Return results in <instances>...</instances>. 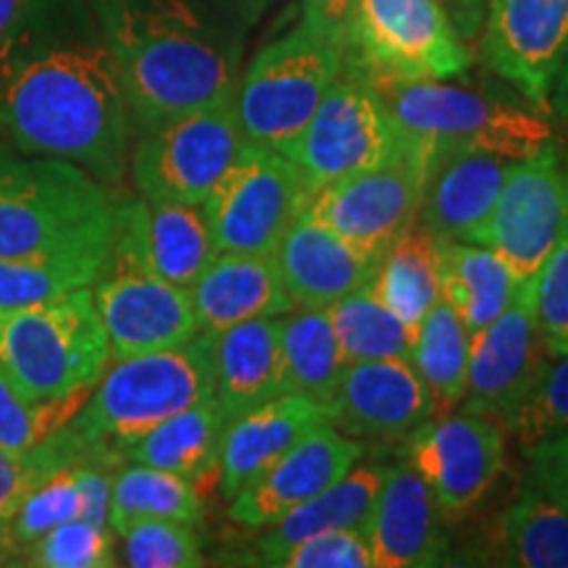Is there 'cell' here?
I'll return each instance as SVG.
<instances>
[{"instance_id": "obj_1", "label": "cell", "mask_w": 568, "mask_h": 568, "mask_svg": "<svg viewBox=\"0 0 568 568\" xmlns=\"http://www.w3.org/2000/svg\"><path fill=\"white\" fill-rule=\"evenodd\" d=\"M132 116L90 0H32L0 34V138L105 184L130 169Z\"/></svg>"}, {"instance_id": "obj_2", "label": "cell", "mask_w": 568, "mask_h": 568, "mask_svg": "<svg viewBox=\"0 0 568 568\" xmlns=\"http://www.w3.org/2000/svg\"><path fill=\"white\" fill-rule=\"evenodd\" d=\"M134 134L232 95L251 27L213 0H90Z\"/></svg>"}, {"instance_id": "obj_3", "label": "cell", "mask_w": 568, "mask_h": 568, "mask_svg": "<svg viewBox=\"0 0 568 568\" xmlns=\"http://www.w3.org/2000/svg\"><path fill=\"white\" fill-rule=\"evenodd\" d=\"M213 397V337L111 361L59 435L77 458L124 464V450L163 418Z\"/></svg>"}, {"instance_id": "obj_4", "label": "cell", "mask_w": 568, "mask_h": 568, "mask_svg": "<svg viewBox=\"0 0 568 568\" xmlns=\"http://www.w3.org/2000/svg\"><path fill=\"white\" fill-rule=\"evenodd\" d=\"M126 197L67 159L0 151V258L116 230Z\"/></svg>"}, {"instance_id": "obj_5", "label": "cell", "mask_w": 568, "mask_h": 568, "mask_svg": "<svg viewBox=\"0 0 568 568\" xmlns=\"http://www.w3.org/2000/svg\"><path fill=\"white\" fill-rule=\"evenodd\" d=\"M109 364V335L90 287L0 314V366L30 400L82 406Z\"/></svg>"}, {"instance_id": "obj_6", "label": "cell", "mask_w": 568, "mask_h": 568, "mask_svg": "<svg viewBox=\"0 0 568 568\" xmlns=\"http://www.w3.org/2000/svg\"><path fill=\"white\" fill-rule=\"evenodd\" d=\"M343 38L301 19L295 30L266 42L234 88V109L247 142L290 155L343 71Z\"/></svg>"}, {"instance_id": "obj_7", "label": "cell", "mask_w": 568, "mask_h": 568, "mask_svg": "<svg viewBox=\"0 0 568 568\" xmlns=\"http://www.w3.org/2000/svg\"><path fill=\"white\" fill-rule=\"evenodd\" d=\"M374 88L397 126L424 148H468L514 163L552 142V126L542 113L447 80L379 82Z\"/></svg>"}, {"instance_id": "obj_8", "label": "cell", "mask_w": 568, "mask_h": 568, "mask_svg": "<svg viewBox=\"0 0 568 568\" xmlns=\"http://www.w3.org/2000/svg\"><path fill=\"white\" fill-rule=\"evenodd\" d=\"M343 45L345 67L374 84L450 80L471 67L439 0H355Z\"/></svg>"}, {"instance_id": "obj_9", "label": "cell", "mask_w": 568, "mask_h": 568, "mask_svg": "<svg viewBox=\"0 0 568 568\" xmlns=\"http://www.w3.org/2000/svg\"><path fill=\"white\" fill-rule=\"evenodd\" d=\"M245 142L232 92L140 132L126 172L145 201L203 205Z\"/></svg>"}, {"instance_id": "obj_10", "label": "cell", "mask_w": 568, "mask_h": 568, "mask_svg": "<svg viewBox=\"0 0 568 568\" xmlns=\"http://www.w3.org/2000/svg\"><path fill=\"white\" fill-rule=\"evenodd\" d=\"M90 293L109 335L111 361L182 345L201 332L190 290L148 266L124 219Z\"/></svg>"}, {"instance_id": "obj_11", "label": "cell", "mask_w": 568, "mask_h": 568, "mask_svg": "<svg viewBox=\"0 0 568 568\" xmlns=\"http://www.w3.org/2000/svg\"><path fill=\"white\" fill-rule=\"evenodd\" d=\"M406 142L379 90L345 67L324 92L322 103L287 159L301 169L311 195L387 161Z\"/></svg>"}, {"instance_id": "obj_12", "label": "cell", "mask_w": 568, "mask_h": 568, "mask_svg": "<svg viewBox=\"0 0 568 568\" xmlns=\"http://www.w3.org/2000/svg\"><path fill=\"white\" fill-rule=\"evenodd\" d=\"M308 201V184L287 155L245 142L203 211L219 253H274Z\"/></svg>"}, {"instance_id": "obj_13", "label": "cell", "mask_w": 568, "mask_h": 568, "mask_svg": "<svg viewBox=\"0 0 568 568\" xmlns=\"http://www.w3.org/2000/svg\"><path fill=\"white\" fill-rule=\"evenodd\" d=\"M424 169L426 148L406 134L387 161L316 190L305 213L364 251L382 255L416 222Z\"/></svg>"}, {"instance_id": "obj_14", "label": "cell", "mask_w": 568, "mask_h": 568, "mask_svg": "<svg viewBox=\"0 0 568 568\" xmlns=\"http://www.w3.org/2000/svg\"><path fill=\"white\" fill-rule=\"evenodd\" d=\"M568 230V159L556 140L527 161L508 163L479 245L493 247L518 280L542 268Z\"/></svg>"}, {"instance_id": "obj_15", "label": "cell", "mask_w": 568, "mask_h": 568, "mask_svg": "<svg viewBox=\"0 0 568 568\" xmlns=\"http://www.w3.org/2000/svg\"><path fill=\"white\" fill-rule=\"evenodd\" d=\"M408 464L435 493L447 518L474 510L506 468V429L493 418L450 414L424 422L406 439Z\"/></svg>"}, {"instance_id": "obj_16", "label": "cell", "mask_w": 568, "mask_h": 568, "mask_svg": "<svg viewBox=\"0 0 568 568\" xmlns=\"http://www.w3.org/2000/svg\"><path fill=\"white\" fill-rule=\"evenodd\" d=\"M548 358L535 314V276H529L518 282L508 308L471 335V364L460 410L493 418L508 432Z\"/></svg>"}, {"instance_id": "obj_17", "label": "cell", "mask_w": 568, "mask_h": 568, "mask_svg": "<svg viewBox=\"0 0 568 568\" xmlns=\"http://www.w3.org/2000/svg\"><path fill=\"white\" fill-rule=\"evenodd\" d=\"M481 59L527 101L550 113V90L568 53V0H487Z\"/></svg>"}, {"instance_id": "obj_18", "label": "cell", "mask_w": 568, "mask_h": 568, "mask_svg": "<svg viewBox=\"0 0 568 568\" xmlns=\"http://www.w3.org/2000/svg\"><path fill=\"white\" fill-rule=\"evenodd\" d=\"M435 400L406 358L347 364L343 379L326 403V418L353 439H408L435 416Z\"/></svg>"}, {"instance_id": "obj_19", "label": "cell", "mask_w": 568, "mask_h": 568, "mask_svg": "<svg viewBox=\"0 0 568 568\" xmlns=\"http://www.w3.org/2000/svg\"><path fill=\"white\" fill-rule=\"evenodd\" d=\"M364 456L358 439L343 435L329 422L311 429L301 443L268 466L261 477L230 500V518L247 529H264L290 510L335 485Z\"/></svg>"}, {"instance_id": "obj_20", "label": "cell", "mask_w": 568, "mask_h": 568, "mask_svg": "<svg viewBox=\"0 0 568 568\" xmlns=\"http://www.w3.org/2000/svg\"><path fill=\"white\" fill-rule=\"evenodd\" d=\"M508 163L468 148H426L416 224L437 243H479L503 190Z\"/></svg>"}, {"instance_id": "obj_21", "label": "cell", "mask_w": 568, "mask_h": 568, "mask_svg": "<svg viewBox=\"0 0 568 568\" xmlns=\"http://www.w3.org/2000/svg\"><path fill=\"white\" fill-rule=\"evenodd\" d=\"M445 514L410 464H387L385 481L364 524L376 568L439 566L447 552Z\"/></svg>"}, {"instance_id": "obj_22", "label": "cell", "mask_w": 568, "mask_h": 568, "mask_svg": "<svg viewBox=\"0 0 568 568\" xmlns=\"http://www.w3.org/2000/svg\"><path fill=\"white\" fill-rule=\"evenodd\" d=\"M272 255L295 308H329L368 287L382 258L305 211L282 234Z\"/></svg>"}, {"instance_id": "obj_23", "label": "cell", "mask_w": 568, "mask_h": 568, "mask_svg": "<svg viewBox=\"0 0 568 568\" xmlns=\"http://www.w3.org/2000/svg\"><path fill=\"white\" fill-rule=\"evenodd\" d=\"M324 422L329 418L322 403L293 393H284L264 406L232 418L226 424L222 458H219L222 495L232 500L240 489L261 477L290 447Z\"/></svg>"}, {"instance_id": "obj_24", "label": "cell", "mask_w": 568, "mask_h": 568, "mask_svg": "<svg viewBox=\"0 0 568 568\" xmlns=\"http://www.w3.org/2000/svg\"><path fill=\"white\" fill-rule=\"evenodd\" d=\"M190 297L197 329L209 335L295 308L272 253H216L190 287Z\"/></svg>"}, {"instance_id": "obj_25", "label": "cell", "mask_w": 568, "mask_h": 568, "mask_svg": "<svg viewBox=\"0 0 568 568\" xmlns=\"http://www.w3.org/2000/svg\"><path fill=\"white\" fill-rule=\"evenodd\" d=\"M122 219L148 266L184 290L193 287L219 253L203 205L138 195L126 197Z\"/></svg>"}, {"instance_id": "obj_26", "label": "cell", "mask_w": 568, "mask_h": 568, "mask_svg": "<svg viewBox=\"0 0 568 568\" xmlns=\"http://www.w3.org/2000/svg\"><path fill=\"white\" fill-rule=\"evenodd\" d=\"M213 337V397L226 422L284 395L280 316L253 318Z\"/></svg>"}, {"instance_id": "obj_27", "label": "cell", "mask_w": 568, "mask_h": 568, "mask_svg": "<svg viewBox=\"0 0 568 568\" xmlns=\"http://www.w3.org/2000/svg\"><path fill=\"white\" fill-rule=\"evenodd\" d=\"M116 232L119 226L51 251L0 258V314L51 303L74 290L92 287L109 258Z\"/></svg>"}, {"instance_id": "obj_28", "label": "cell", "mask_w": 568, "mask_h": 568, "mask_svg": "<svg viewBox=\"0 0 568 568\" xmlns=\"http://www.w3.org/2000/svg\"><path fill=\"white\" fill-rule=\"evenodd\" d=\"M385 474L387 464H361L358 460L335 485L308 497L280 521L264 527L266 531L255 542V560L261 566H272L282 550L305 537L335 529H364Z\"/></svg>"}, {"instance_id": "obj_29", "label": "cell", "mask_w": 568, "mask_h": 568, "mask_svg": "<svg viewBox=\"0 0 568 568\" xmlns=\"http://www.w3.org/2000/svg\"><path fill=\"white\" fill-rule=\"evenodd\" d=\"M226 416L216 397L163 418L151 432L124 450V464H142L172 471L201 489L213 477L219 479V458L226 432Z\"/></svg>"}, {"instance_id": "obj_30", "label": "cell", "mask_w": 568, "mask_h": 568, "mask_svg": "<svg viewBox=\"0 0 568 568\" xmlns=\"http://www.w3.org/2000/svg\"><path fill=\"white\" fill-rule=\"evenodd\" d=\"M497 564L568 568V503L535 471L497 524Z\"/></svg>"}, {"instance_id": "obj_31", "label": "cell", "mask_w": 568, "mask_h": 568, "mask_svg": "<svg viewBox=\"0 0 568 568\" xmlns=\"http://www.w3.org/2000/svg\"><path fill=\"white\" fill-rule=\"evenodd\" d=\"M437 266L443 297L471 335L508 308L521 282L493 247L479 243H437Z\"/></svg>"}, {"instance_id": "obj_32", "label": "cell", "mask_w": 568, "mask_h": 568, "mask_svg": "<svg viewBox=\"0 0 568 568\" xmlns=\"http://www.w3.org/2000/svg\"><path fill=\"white\" fill-rule=\"evenodd\" d=\"M284 393L311 400H332L347 361L337 343L326 308H293L280 316Z\"/></svg>"}, {"instance_id": "obj_33", "label": "cell", "mask_w": 568, "mask_h": 568, "mask_svg": "<svg viewBox=\"0 0 568 568\" xmlns=\"http://www.w3.org/2000/svg\"><path fill=\"white\" fill-rule=\"evenodd\" d=\"M368 287L389 311H395L416 332L424 316L432 311V305L443 295L435 237H429L414 222L408 232H403L382 253Z\"/></svg>"}, {"instance_id": "obj_34", "label": "cell", "mask_w": 568, "mask_h": 568, "mask_svg": "<svg viewBox=\"0 0 568 568\" xmlns=\"http://www.w3.org/2000/svg\"><path fill=\"white\" fill-rule=\"evenodd\" d=\"M148 518H169V521L201 527V489L172 471L126 460L113 471L109 527L113 535H122L132 524L148 521Z\"/></svg>"}, {"instance_id": "obj_35", "label": "cell", "mask_w": 568, "mask_h": 568, "mask_svg": "<svg viewBox=\"0 0 568 568\" xmlns=\"http://www.w3.org/2000/svg\"><path fill=\"white\" fill-rule=\"evenodd\" d=\"M410 364L432 393L437 414L460 406L471 364V332L443 295L418 324Z\"/></svg>"}, {"instance_id": "obj_36", "label": "cell", "mask_w": 568, "mask_h": 568, "mask_svg": "<svg viewBox=\"0 0 568 568\" xmlns=\"http://www.w3.org/2000/svg\"><path fill=\"white\" fill-rule=\"evenodd\" d=\"M347 364L358 361H410L416 332L389 311L372 287H361L326 308Z\"/></svg>"}, {"instance_id": "obj_37", "label": "cell", "mask_w": 568, "mask_h": 568, "mask_svg": "<svg viewBox=\"0 0 568 568\" xmlns=\"http://www.w3.org/2000/svg\"><path fill=\"white\" fill-rule=\"evenodd\" d=\"M84 516V493L77 474V460L61 466L51 477L42 479L30 495L21 500L17 514L11 516V539L21 550L34 539L59 527L63 521H74Z\"/></svg>"}, {"instance_id": "obj_38", "label": "cell", "mask_w": 568, "mask_h": 568, "mask_svg": "<svg viewBox=\"0 0 568 568\" xmlns=\"http://www.w3.org/2000/svg\"><path fill=\"white\" fill-rule=\"evenodd\" d=\"M124 566L132 568H195L203 566V537L195 524L148 518L122 535Z\"/></svg>"}, {"instance_id": "obj_39", "label": "cell", "mask_w": 568, "mask_h": 568, "mask_svg": "<svg viewBox=\"0 0 568 568\" xmlns=\"http://www.w3.org/2000/svg\"><path fill=\"white\" fill-rule=\"evenodd\" d=\"M508 432L524 453L568 435V353L548 358Z\"/></svg>"}, {"instance_id": "obj_40", "label": "cell", "mask_w": 568, "mask_h": 568, "mask_svg": "<svg viewBox=\"0 0 568 568\" xmlns=\"http://www.w3.org/2000/svg\"><path fill=\"white\" fill-rule=\"evenodd\" d=\"M24 564L40 568H109L116 566L113 529L74 518L24 548Z\"/></svg>"}, {"instance_id": "obj_41", "label": "cell", "mask_w": 568, "mask_h": 568, "mask_svg": "<svg viewBox=\"0 0 568 568\" xmlns=\"http://www.w3.org/2000/svg\"><path fill=\"white\" fill-rule=\"evenodd\" d=\"M74 403H38L19 393L0 366V445L27 453L45 443L77 414Z\"/></svg>"}, {"instance_id": "obj_42", "label": "cell", "mask_w": 568, "mask_h": 568, "mask_svg": "<svg viewBox=\"0 0 568 568\" xmlns=\"http://www.w3.org/2000/svg\"><path fill=\"white\" fill-rule=\"evenodd\" d=\"M71 460L77 458L63 447L55 432L45 443L27 453L0 445V524H9L11 516L21 506V500L42 479H48L61 466L71 464Z\"/></svg>"}, {"instance_id": "obj_43", "label": "cell", "mask_w": 568, "mask_h": 568, "mask_svg": "<svg viewBox=\"0 0 568 568\" xmlns=\"http://www.w3.org/2000/svg\"><path fill=\"white\" fill-rule=\"evenodd\" d=\"M535 314L550 358L568 353V230L535 274Z\"/></svg>"}, {"instance_id": "obj_44", "label": "cell", "mask_w": 568, "mask_h": 568, "mask_svg": "<svg viewBox=\"0 0 568 568\" xmlns=\"http://www.w3.org/2000/svg\"><path fill=\"white\" fill-rule=\"evenodd\" d=\"M280 568H374L364 529H335L305 537L272 560Z\"/></svg>"}, {"instance_id": "obj_45", "label": "cell", "mask_w": 568, "mask_h": 568, "mask_svg": "<svg viewBox=\"0 0 568 568\" xmlns=\"http://www.w3.org/2000/svg\"><path fill=\"white\" fill-rule=\"evenodd\" d=\"M527 458L539 479H545L568 503V435H560L548 443L531 447Z\"/></svg>"}, {"instance_id": "obj_46", "label": "cell", "mask_w": 568, "mask_h": 568, "mask_svg": "<svg viewBox=\"0 0 568 568\" xmlns=\"http://www.w3.org/2000/svg\"><path fill=\"white\" fill-rule=\"evenodd\" d=\"M353 3L355 0H303V19L335 38H345Z\"/></svg>"}, {"instance_id": "obj_47", "label": "cell", "mask_w": 568, "mask_h": 568, "mask_svg": "<svg viewBox=\"0 0 568 568\" xmlns=\"http://www.w3.org/2000/svg\"><path fill=\"white\" fill-rule=\"evenodd\" d=\"M443 9L450 19L453 30L458 32V38L471 45V42L479 40L481 21H485L487 0H439Z\"/></svg>"}, {"instance_id": "obj_48", "label": "cell", "mask_w": 568, "mask_h": 568, "mask_svg": "<svg viewBox=\"0 0 568 568\" xmlns=\"http://www.w3.org/2000/svg\"><path fill=\"white\" fill-rule=\"evenodd\" d=\"M213 3L224 6V9L232 11L234 17L243 19L247 27H253L255 21L264 17V11L274 3V0H213Z\"/></svg>"}, {"instance_id": "obj_49", "label": "cell", "mask_w": 568, "mask_h": 568, "mask_svg": "<svg viewBox=\"0 0 568 568\" xmlns=\"http://www.w3.org/2000/svg\"><path fill=\"white\" fill-rule=\"evenodd\" d=\"M550 111H556L560 119L568 122V53L564 67H560L556 82H552L550 90Z\"/></svg>"}, {"instance_id": "obj_50", "label": "cell", "mask_w": 568, "mask_h": 568, "mask_svg": "<svg viewBox=\"0 0 568 568\" xmlns=\"http://www.w3.org/2000/svg\"><path fill=\"white\" fill-rule=\"evenodd\" d=\"M30 3L32 0H0V34L9 30L13 21L27 11V6Z\"/></svg>"}, {"instance_id": "obj_51", "label": "cell", "mask_w": 568, "mask_h": 568, "mask_svg": "<svg viewBox=\"0 0 568 568\" xmlns=\"http://www.w3.org/2000/svg\"><path fill=\"white\" fill-rule=\"evenodd\" d=\"M21 548L11 539L9 524H0V566H11L13 558H19Z\"/></svg>"}]
</instances>
